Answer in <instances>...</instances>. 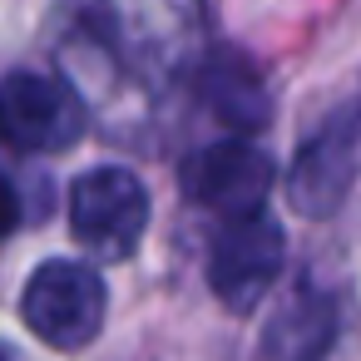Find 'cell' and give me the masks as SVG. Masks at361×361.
Masks as SVG:
<instances>
[{
    "mask_svg": "<svg viewBox=\"0 0 361 361\" xmlns=\"http://www.w3.org/2000/svg\"><path fill=\"white\" fill-rule=\"evenodd\" d=\"M75 20L119 75L149 90L203 55V0H80Z\"/></svg>",
    "mask_w": 361,
    "mask_h": 361,
    "instance_id": "1",
    "label": "cell"
},
{
    "mask_svg": "<svg viewBox=\"0 0 361 361\" xmlns=\"http://www.w3.org/2000/svg\"><path fill=\"white\" fill-rule=\"evenodd\" d=\"M361 178V85L331 104L287 164V203L302 218H331Z\"/></svg>",
    "mask_w": 361,
    "mask_h": 361,
    "instance_id": "2",
    "label": "cell"
},
{
    "mask_svg": "<svg viewBox=\"0 0 361 361\" xmlns=\"http://www.w3.org/2000/svg\"><path fill=\"white\" fill-rule=\"evenodd\" d=\"M20 317L35 341L50 351H85L109 317V287L90 262L75 257H50L30 272L20 292Z\"/></svg>",
    "mask_w": 361,
    "mask_h": 361,
    "instance_id": "3",
    "label": "cell"
},
{
    "mask_svg": "<svg viewBox=\"0 0 361 361\" xmlns=\"http://www.w3.org/2000/svg\"><path fill=\"white\" fill-rule=\"evenodd\" d=\"M149 188L124 164H99L70 188V233L99 262H124L149 233Z\"/></svg>",
    "mask_w": 361,
    "mask_h": 361,
    "instance_id": "4",
    "label": "cell"
},
{
    "mask_svg": "<svg viewBox=\"0 0 361 361\" xmlns=\"http://www.w3.org/2000/svg\"><path fill=\"white\" fill-rule=\"evenodd\" d=\"M287 267V233L267 208L228 213L208 247V287L228 312H252Z\"/></svg>",
    "mask_w": 361,
    "mask_h": 361,
    "instance_id": "5",
    "label": "cell"
},
{
    "mask_svg": "<svg viewBox=\"0 0 361 361\" xmlns=\"http://www.w3.org/2000/svg\"><path fill=\"white\" fill-rule=\"evenodd\" d=\"M90 104L50 70H11L0 80V139L20 154H65L85 139Z\"/></svg>",
    "mask_w": 361,
    "mask_h": 361,
    "instance_id": "6",
    "label": "cell"
},
{
    "mask_svg": "<svg viewBox=\"0 0 361 361\" xmlns=\"http://www.w3.org/2000/svg\"><path fill=\"white\" fill-rule=\"evenodd\" d=\"M178 183L188 203L228 218V213H247L267 203V193L277 188V164L247 139H218L183 159Z\"/></svg>",
    "mask_w": 361,
    "mask_h": 361,
    "instance_id": "7",
    "label": "cell"
},
{
    "mask_svg": "<svg viewBox=\"0 0 361 361\" xmlns=\"http://www.w3.org/2000/svg\"><path fill=\"white\" fill-rule=\"evenodd\" d=\"M198 104L233 134H262L272 119V94L257 75V65L238 50H203L193 65Z\"/></svg>",
    "mask_w": 361,
    "mask_h": 361,
    "instance_id": "8",
    "label": "cell"
},
{
    "mask_svg": "<svg viewBox=\"0 0 361 361\" xmlns=\"http://www.w3.org/2000/svg\"><path fill=\"white\" fill-rule=\"evenodd\" d=\"M336 331H341L336 297L322 282L297 277L282 292V302L272 307V317L257 336V351L277 356V361H312V356H326L336 346Z\"/></svg>",
    "mask_w": 361,
    "mask_h": 361,
    "instance_id": "9",
    "label": "cell"
},
{
    "mask_svg": "<svg viewBox=\"0 0 361 361\" xmlns=\"http://www.w3.org/2000/svg\"><path fill=\"white\" fill-rule=\"evenodd\" d=\"M16 228H20V198H16L11 178L0 173V238H11Z\"/></svg>",
    "mask_w": 361,
    "mask_h": 361,
    "instance_id": "10",
    "label": "cell"
}]
</instances>
